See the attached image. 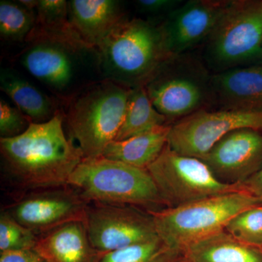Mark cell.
<instances>
[{
    "label": "cell",
    "mask_w": 262,
    "mask_h": 262,
    "mask_svg": "<svg viewBox=\"0 0 262 262\" xmlns=\"http://www.w3.org/2000/svg\"><path fill=\"white\" fill-rule=\"evenodd\" d=\"M0 89L31 122H47L58 113L46 94L28 80L10 71L2 70Z\"/></svg>",
    "instance_id": "20"
},
{
    "label": "cell",
    "mask_w": 262,
    "mask_h": 262,
    "mask_svg": "<svg viewBox=\"0 0 262 262\" xmlns=\"http://www.w3.org/2000/svg\"><path fill=\"white\" fill-rule=\"evenodd\" d=\"M199 159L221 182L241 185L262 168V131H232Z\"/></svg>",
    "instance_id": "13"
},
{
    "label": "cell",
    "mask_w": 262,
    "mask_h": 262,
    "mask_svg": "<svg viewBox=\"0 0 262 262\" xmlns=\"http://www.w3.org/2000/svg\"><path fill=\"white\" fill-rule=\"evenodd\" d=\"M21 63L33 77L55 91H67L73 83L76 69L72 53L75 48L53 41L32 42Z\"/></svg>",
    "instance_id": "15"
},
{
    "label": "cell",
    "mask_w": 262,
    "mask_h": 262,
    "mask_svg": "<svg viewBox=\"0 0 262 262\" xmlns=\"http://www.w3.org/2000/svg\"><path fill=\"white\" fill-rule=\"evenodd\" d=\"M146 170L169 208L244 189L221 182L203 160L180 154L168 144Z\"/></svg>",
    "instance_id": "8"
},
{
    "label": "cell",
    "mask_w": 262,
    "mask_h": 262,
    "mask_svg": "<svg viewBox=\"0 0 262 262\" xmlns=\"http://www.w3.org/2000/svg\"><path fill=\"white\" fill-rule=\"evenodd\" d=\"M28 117L18 108L13 107L6 101H0V136L13 138L25 132L31 123Z\"/></svg>",
    "instance_id": "26"
},
{
    "label": "cell",
    "mask_w": 262,
    "mask_h": 262,
    "mask_svg": "<svg viewBox=\"0 0 262 262\" xmlns=\"http://www.w3.org/2000/svg\"><path fill=\"white\" fill-rule=\"evenodd\" d=\"M211 75L203 61L186 53L170 57L144 88L155 108L173 124L211 108Z\"/></svg>",
    "instance_id": "7"
},
{
    "label": "cell",
    "mask_w": 262,
    "mask_h": 262,
    "mask_svg": "<svg viewBox=\"0 0 262 262\" xmlns=\"http://www.w3.org/2000/svg\"><path fill=\"white\" fill-rule=\"evenodd\" d=\"M0 153L8 180L27 191L68 186L71 175L84 158L80 147L66 135L58 113L47 122H31L20 135L1 138Z\"/></svg>",
    "instance_id": "1"
},
{
    "label": "cell",
    "mask_w": 262,
    "mask_h": 262,
    "mask_svg": "<svg viewBox=\"0 0 262 262\" xmlns=\"http://www.w3.org/2000/svg\"><path fill=\"white\" fill-rule=\"evenodd\" d=\"M106 80L130 89L144 87L170 57L160 25L122 19L96 49Z\"/></svg>",
    "instance_id": "2"
},
{
    "label": "cell",
    "mask_w": 262,
    "mask_h": 262,
    "mask_svg": "<svg viewBox=\"0 0 262 262\" xmlns=\"http://www.w3.org/2000/svg\"><path fill=\"white\" fill-rule=\"evenodd\" d=\"M46 262H100L104 253L91 244L83 222H72L39 236L34 248Z\"/></svg>",
    "instance_id": "16"
},
{
    "label": "cell",
    "mask_w": 262,
    "mask_h": 262,
    "mask_svg": "<svg viewBox=\"0 0 262 262\" xmlns=\"http://www.w3.org/2000/svg\"><path fill=\"white\" fill-rule=\"evenodd\" d=\"M69 14L74 30L94 50L125 18L120 3L114 0H72Z\"/></svg>",
    "instance_id": "17"
},
{
    "label": "cell",
    "mask_w": 262,
    "mask_h": 262,
    "mask_svg": "<svg viewBox=\"0 0 262 262\" xmlns=\"http://www.w3.org/2000/svg\"><path fill=\"white\" fill-rule=\"evenodd\" d=\"M170 126L165 125L125 140L114 141L106 146L102 156L136 168L146 169L168 144Z\"/></svg>",
    "instance_id": "19"
},
{
    "label": "cell",
    "mask_w": 262,
    "mask_h": 262,
    "mask_svg": "<svg viewBox=\"0 0 262 262\" xmlns=\"http://www.w3.org/2000/svg\"><path fill=\"white\" fill-rule=\"evenodd\" d=\"M84 226L91 244L104 254L159 237L151 215L127 206L89 203Z\"/></svg>",
    "instance_id": "11"
},
{
    "label": "cell",
    "mask_w": 262,
    "mask_h": 262,
    "mask_svg": "<svg viewBox=\"0 0 262 262\" xmlns=\"http://www.w3.org/2000/svg\"><path fill=\"white\" fill-rule=\"evenodd\" d=\"M38 237L3 211L0 215V252L34 249Z\"/></svg>",
    "instance_id": "25"
},
{
    "label": "cell",
    "mask_w": 262,
    "mask_h": 262,
    "mask_svg": "<svg viewBox=\"0 0 262 262\" xmlns=\"http://www.w3.org/2000/svg\"><path fill=\"white\" fill-rule=\"evenodd\" d=\"M262 131L261 110L206 108L171 124L168 144L180 154L201 158L232 131Z\"/></svg>",
    "instance_id": "9"
},
{
    "label": "cell",
    "mask_w": 262,
    "mask_h": 262,
    "mask_svg": "<svg viewBox=\"0 0 262 262\" xmlns=\"http://www.w3.org/2000/svg\"><path fill=\"white\" fill-rule=\"evenodd\" d=\"M183 3L184 1L182 0H138L136 4L142 13L149 14L166 13L168 15Z\"/></svg>",
    "instance_id": "27"
},
{
    "label": "cell",
    "mask_w": 262,
    "mask_h": 262,
    "mask_svg": "<svg viewBox=\"0 0 262 262\" xmlns=\"http://www.w3.org/2000/svg\"><path fill=\"white\" fill-rule=\"evenodd\" d=\"M241 186L262 201V168Z\"/></svg>",
    "instance_id": "29"
},
{
    "label": "cell",
    "mask_w": 262,
    "mask_h": 262,
    "mask_svg": "<svg viewBox=\"0 0 262 262\" xmlns=\"http://www.w3.org/2000/svg\"><path fill=\"white\" fill-rule=\"evenodd\" d=\"M68 186L87 203L151 207L165 204L146 169L106 159L84 158Z\"/></svg>",
    "instance_id": "5"
},
{
    "label": "cell",
    "mask_w": 262,
    "mask_h": 262,
    "mask_svg": "<svg viewBox=\"0 0 262 262\" xmlns=\"http://www.w3.org/2000/svg\"><path fill=\"white\" fill-rule=\"evenodd\" d=\"M182 254L160 237L106 253L100 262H179Z\"/></svg>",
    "instance_id": "22"
},
{
    "label": "cell",
    "mask_w": 262,
    "mask_h": 262,
    "mask_svg": "<svg viewBox=\"0 0 262 262\" xmlns=\"http://www.w3.org/2000/svg\"><path fill=\"white\" fill-rule=\"evenodd\" d=\"M5 211L37 237L72 222H85L89 203L70 186L29 191Z\"/></svg>",
    "instance_id": "10"
},
{
    "label": "cell",
    "mask_w": 262,
    "mask_h": 262,
    "mask_svg": "<svg viewBox=\"0 0 262 262\" xmlns=\"http://www.w3.org/2000/svg\"><path fill=\"white\" fill-rule=\"evenodd\" d=\"M131 89L105 80L91 84L74 97L66 115L70 139L84 158L102 156L121 127Z\"/></svg>",
    "instance_id": "4"
},
{
    "label": "cell",
    "mask_w": 262,
    "mask_h": 262,
    "mask_svg": "<svg viewBox=\"0 0 262 262\" xmlns=\"http://www.w3.org/2000/svg\"><path fill=\"white\" fill-rule=\"evenodd\" d=\"M170 125L155 108L145 88L131 89L126 113L115 141H122Z\"/></svg>",
    "instance_id": "21"
},
{
    "label": "cell",
    "mask_w": 262,
    "mask_h": 262,
    "mask_svg": "<svg viewBox=\"0 0 262 262\" xmlns=\"http://www.w3.org/2000/svg\"><path fill=\"white\" fill-rule=\"evenodd\" d=\"M179 262H186V261H184V260H182V261H179Z\"/></svg>",
    "instance_id": "31"
},
{
    "label": "cell",
    "mask_w": 262,
    "mask_h": 262,
    "mask_svg": "<svg viewBox=\"0 0 262 262\" xmlns=\"http://www.w3.org/2000/svg\"><path fill=\"white\" fill-rule=\"evenodd\" d=\"M35 22L34 12L20 3L7 0L0 2V34L3 39L13 42L27 40Z\"/></svg>",
    "instance_id": "23"
},
{
    "label": "cell",
    "mask_w": 262,
    "mask_h": 262,
    "mask_svg": "<svg viewBox=\"0 0 262 262\" xmlns=\"http://www.w3.org/2000/svg\"><path fill=\"white\" fill-rule=\"evenodd\" d=\"M18 3L27 10L34 11V10L37 9L38 0H20Z\"/></svg>",
    "instance_id": "30"
},
{
    "label": "cell",
    "mask_w": 262,
    "mask_h": 262,
    "mask_svg": "<svg viewBox=\"0 0 262 262\" xmlns=\"http://www.w3.org/2000/svg\"><path fill=\"white\" fill-rule=\"evenodd\" d=\"M225 230L243 244L262 246V206L253 207L235 215Z\"/></svg>",
    "instance_id": "24"
},
{
    "label": "cell",
    "mask_w": 262,
    "mask_h": 262,
    "mask_svg": "<svg viewBox=\"0 0 262 262\" xmlns=\"http://www.w3.org/2000/svg\"><path fill=\"white\" fill-rule=\"evenodd\" d=\"M0 262H46L34 249L0 252Z\"/></svg>",
    "instance_id": "28"
},
{
    "label": "cell",
    "mask_w": 262,
    "mask_h": 262,
    "mask_svg": "<svg viewBox=\"0 0 262 262\" xmlns=\"http://www.w3.org/2000/svg\"><path fill=\"white\" fill-rule=\"evenodd\" d=\"M211 89V108L262 111V64L212 74Z\"/></svg>",
    "instance_id": "14"
},
{
    "label": "cell",
    "mask_w": 262,
    "mask_h": 262,
    "mask_svg": "<svg viewBox=\"0 0 262 262\" xmlns=\"http://www.w3.org/2000/svg\"><path fill=\"white\" fill-rule=\"evenodd\" d=\"M186 262H262L256 248L239 242L225 230L184 248Z\"/></svg>",
    "instance_id": "18"
},
{
    "label": "cell",
    "mask_w": 262,
    "mask_h": 262,
    "mask_svg": "<svg viewBox=\"0 0 262 262\" xmlns=\"http://www.w3.org/2000/svg\"><path fill=\"white\" fill-rule=\"evenodd\" d=\"M229 0L184 2L160 24L170 56L186 54L202 46L223 14Z\"/></svg>",
    "instance_id": "12"
},
{
    "label": "cell",
    "mask_w": 262,
    "mask_h": 262,
    "mask_svg": "<svg viewBox=\"0 0 262 262\" xmlns=\"http://www.w3.org/2000/svg\"><path fill=\"white\" fill-rule=\"evenodd\" d=\"M202 46L203 64L212 74L262 58V1L229 0Z\"/></svg>",
    "instance_id": "6"
},
{
    "label": "cell",
    "mask_w": 262,
    "mask_h": 262,
    "mask_svg": "<svg viewBox=\"0 0 262 262\" xmlns=\"http://www.w3.org/2000/svg\"><path fill=\"white\" fill-rule=\"evenodd\" d=\"M262 201L248 191H236L204 198L175 208L149 210L158 237L182 253L189 245L225 230L229 221Z\"/></svg>",
    "instance_id": "3"
}]
</instances>
